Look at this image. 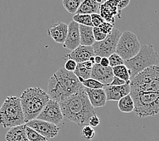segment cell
<instances>
[{"instance_id":"obj_10","label":"cell","mask_w":159,"mask_h":141,"mask_svg":"<svg viewBox=\"0 0 159 141\" xmlns=\"http://www.w3.org/2000/svg\"><path fill=\"white\" fill-rule=\"evenodd\" d=\"M37 119L42 120L58 125L64 120L63 113L60 102L50 99Z\"/></svg>"},{"instance_id":"obj_19","label":"cell","mask_w":159,"mask_h":141,"mask_svg":"<svg viewBox=\"0 0 159 141\" xmlns=\"http://www.w3.org/2000/svg\"><path fill=\"white\" fill-rule=\"evenodd\" d=\"M26 125H20L10 128L6 134V141H29L26 134Z\"/></svg>"},{"instance_id":"obj_38","label":"cell","mask_w":159,"mask_h":141,"mask_svg":"<svg viewBox=\"0 0 159 141\" xmlns=\"http://www.w3.org/2000/svg\"><path fill=\"white\" fill-rule=\"evenodd\" d=\"M100 64L104 67H110V61H109L108 57H102Z\"/></svg>"},{"instance_id":"obj_26","label":"cell","mask_w":159,"mask_h":141,"mask_svg":"<svg viewBox=\"0 0 159 141\" xmlns=\"http://www.w3.org/2000/svg\"><path fill=\"white\" fill-rule=\"evenodd\" d=\"M73 20L77 22L79 25L93 26V25L92 21V16L91 14H75L73 16Z\"/></svg>"},{"instance_id":"obj_3","label":"cell","mask_w":159,"mask_h":141,"mask_svg":"<svg viewBox=\"0 0 159 141\" xmlns=\"http://www.w3.org/2000/svg\"><path fill=\"white\" fill-rule=\"evenodd\" d=\"M20 98L26 123L37 119L51 99L48 92L38 87L26 88L22 92Z\"/></svg>"},{"instance_id":"obj_7","label":"cell","mask_w":159,"mask_h":141,"mask_svg":"<svg viewBox=\"0 0 159 141\" xmlns=\"http://www.w3.org/2000/svg\"><path fill=\"white\" fill-rule=\"evenodd\" d=\"M135 103L134 113L139 117L157 115L159 113V93L131 95Z\"/></svg>"},{"instance_id":"obj_14","label":"cell","mask_w":159,"mask_h":141,"mask_svg":"<svg viewBox=\"0 0 159 141\" xmlns=\"http://www.w3.org/2000/svg\"><path fill=\"white\" fill-rule=\"evenodd\" d=\"M130 83H126L122 86H105L104 89L107 94V101H119L121 98L126 96L131 93Z\"/></svg>"},{"instance_id":"obj_1","label":"cell","mask_w":159,"mask_h":141,"mask_svg":"<svg viewBox=\"0 0 159 141\" xmlns=\"http://www.w3.org/2000/svg\"><path fill=\"white\" fill-rule=\"evenodd\" d=\"M60 104L64 120L73 122L79 126L89 125V119L96 114V110L91 104L84 86L76 93L62 99Z\"/></svg>"},{"instance_id":"obj_37","label":"cell","mask_w":159,"mask_h":141,"mask_svg":"<svg viewBox=\"0 0 159 141\" xmlns=\"http://www.w3.org/2000/svg\"><path fill=\"white\" fill-rule=\"evenodd\" d=\"M119 11L121 14L123 9H124L125 7H126L129 5V3L130 2V0H119Z\"/></svg>"},{"instance_id":"obj_34","label":"cell","mask_w":159,"mask_h":141,"mask_svg":"<svg viewBox=\"0 0 159 141\" xmlns=\"http://www.w3.org/2000/svg\"><path fill=\"white\" fill-rule=\"evenodd\" d=\"M78 63L75 61V60L73 59H68L66 62L64 63V68H65L66 70L70 71V72H74L76 70L77 67Z\"/></svg>"},{"instance_id":"obj_9","label":"cell","mask_w":159,"mask_h":141,"mask_svg":"<svg viewBox=\"0 0 159 141\" xmlns=\"http://www.w3.org/2000/svg\"><path fill=\"white\" fill-rule=\"evenodd\" d=\"M121 34L122 33L119 29L114 28L112 33L108 35L105 40L101 41H96L92 45L95 55L101 57H109L115 53Z\"/></svg>"},{"instance_id":"obj_16","label":"cell","mask_w":159,"mask_h":141,"mask_svg":"<svg viewBox=\"0 0 159 141\" xmlns=\"http://www.w3.org/2000/svg\"><path fill=\"white\" fill-rule=\"evenodd\" d=\"M96 56L93 48L92 46L80 45L78 48L75 49L70 54L66 56L69 59L75 60L77 63H81L89 60L91 57Z\"/></svg>"},{"instance_id":"obj_31","label":"cell","mask_w":159,"mask_h":141,"mask_svg":"<svg viewBox=\"0 0 159 141\" xmlns=\"http://www.w3.org/2000/svg\"><path fill=\"white\" fill-rule=\"evenodd\" d=\"M91 16H92V21L93 25V27H98V26L101 25L104 22H105L104 18L102 17L100 14L93 13L92 14H91Z\"/></svg>"},{"instance_id":"obj_13","label":"cell","mask_w":159,"mask_h":141,"mask_svg":"<svg viewBox=\"0 0 159 141\" xmlns=\"http://www.w3.org/2000/svg\"><path fill=\"white\" fill-rule=\"evenodd\" d=\"M79 25L74 21L69 24V31L65 42L63 44V48L69 50L73 51L81 45V35Z\"/></svg>"},{"instance_id":"obj_40","label":"cell","mask_w":159,"mask_h":141,"mask_svg":"<svg viewBox=\"0 0 159 141\" xmlns=\"http://www.w3.org/2000/svg\"><path fill=\"white\" fill-rule=\"evenodd\" d=\"M96 1H97L98 3H100L102 1H104V0H96Z\"/></svg>"},{"instance_id":"obj_15","label":"cell","mask_w":159,"mask_h":141,"mask_svg":"<svg viewBox=\"0 0 159 141\" xmlns=\"http://www.w3.org/2000/svg\"><path fill=\"white\" fill-rule=\"evenodd\" d=\"M115 75L113 73L112 67H104L101 64H95L93 67L92 78L99 81L105 86L110 85L114 79Z\"/></svg>"},{"instance_id":"obj_28","label":"cell","mask_w":159,"mask_h":141,"mask_svg":"<svg viewBox=\"0 0 159 141\" xmlns=\"http://www.w3.org/2000/svg\"><path fill=\"white\" fill-rule=\"evenodd\" d=\"M82 84L84 87L91 89H102L105 86L103 83L92 78L85 80L84 82H82Z\"/></svg>"},{"instance_id":"obj_25","label":"cell","mask_w":159,"mask_h":141,"mask_svg":"<svg viewBox=\"0 0 159 141\" xmlns=\"http://www.w3.org/2000/svg\"><path fill=\"white\" fill-rule=\"evenodd\" d=\"M83 0H62V5L68 12L77 14Z\"/></svg>"},{"instance_id":"obj_29","label":"cell","mask_w":159,"mask_h":141,"mask_svg":"<svg viewBox=\"0 0 159 141\" xmlns=\"http://www.w3.org/2000/svg\"><path fill=\"white\" fill-rule=\"evenodd\" d=\"M95 130L93 127L89 125H85L81 132V135L86 140H92L95 136Z\"/></svg>"},{"instance_id":"obj_17","label":"cell","mask_w":159,"mask_h":141,"mask_svg":"<svg viewBox=\"0 0 159 141\" xmlns=\"http://www.w3.org/2000/svg\"><path fill=\"white\" fill-rule=\"evenodd\" d=\"M68 31L69 25L62 22H59L50 26L48 29V35L56 43L64 44L66 39Z\"/></svg>"},{"instance_id":"obj_18","label":"cell","mask_w":159,"mask_h":141,"mask_svg":"<svg viewBox=\"0 0 159 141\" xmlns=\"http://www.w3.org/2000/svg\"><path fill=\"white\" fill-rule=\"evenodd\" d=\"M85 90L88 95L91 104L94 108L103 107L105 106L107 101V97L104 88L91 89L85 87Z\"/></svg>"},{"instance_id":"obj_32","label":"cell","mask_w":159,"mask_h":141,"mask_svg":"<svg viewBox=\"0 0 159 141\" xmlns=\"http://www.w3.org/2000/svg\"><path fill=\"white\" fill-rule=\"evenodd\" d=\"M98 27L100 29L102 32L107 34V35H109V34L112 33V30L114 29V25L111 23V22L105 21L101 25L98 26Z\"/></svg>"},{"instance_id":"obj_23","label":"cell","mask_w":159,"mask_h":141,"mask_svg":"<svg viewBox=\"0 0 159 141\" xmlns=\"http://www.w3.org/2000/svg\"><path fill=\"white\" fill-rule=\"evenodd\" d=\"M118 108L120 111L125 113L134 111L135 103L131 94L127 95L118 101Z\"/></svg>"},{"instance_id":"obj_2","label":"cell","mask_w":159,"mask_h":141,"mask_svg":"<svg viewBox=\"0 0 159 141\" xmlns=\"http://www.w3.org/2000/svg\"><path fill=\"white\" fill-rule=\"evenodd\" d=\"M83 86L74 72L63 67L60 68L49 79L48 92L51 99L60 102L62 99L76 93Z\"/></svg>"},{"instance_id":"obj_33","label":"cell","mask_w":159,"mask_h":141,"mask_svg":"<svg viewBox=\"0 0 159 141\" xmlns=\"http://www.w3.org/2000/svg\"><path fill=\"white\" fill-rule=\"evenodd\" d=\"M93 35L96 41H103L108 36L107 34L102 32L99 27H93Z\"/></svg>"},{"instance_id":"obj_35","label":"cell","mask_w":159,"mask_h":141,"mask_svg":"<svg viewBox=\"0 0 159 141\" xmlns=\"http://www.w3.org/2000/svg\"><path fill=\"white\" fill-rule=\"evenodd\" d=\"M100 118L98 117V115H96V114H95V115H93L89 119V125H91V126L93 127V128L98 127V125H100Z\"/></svg>"},{"instance_id":"obj_12","label":"cell","mask_w":159,"mask_h":141,"mask_svg":"<svg viewBox=\"0 0 159 141\" xmlns=\"http://www.w3.org/2000/svg\"><path fill=\"white\" fill-rule=\"evenodd\" d=\"M119 3V0H104V2L100 3V14L104 18L105 21L115 25V16L120 18Z\"/></svg>"},{"instance_id":"obj_21","label":"cell","mask_w":159,"mask_h":141,"mask_svg":"<svg viewBox=\"0 0 159 141\" xmlns=\"http://www.w3.org/2000/svg\"><path fill=\"white\" fill-rule=\"evenodd\" d=\"M81 35V45L92 46L96 42L93 35V27L85 25H79Z\"/></svg>"},{"instance_id":"obj_22","label":"cell","mask_w":159,"mask_h":141,"mask_svg":"<svg viewBox=\"0 0 159 141\" xmlns=\"http://www.w3.org/2000/svg\"><path fill=\"white\" fill-rule=\"evenodd\" d=\"M100 3L96 0H83L77 10V14H92L97 13L99 10Z\"/></svg>"},{"instance_id":"obj_39","label":"cell","mask_w":159,"mask_h":141,"mask_svg":"<svg viewBox=\"0 0 159 141\" xmlns=\"http://www.w3.org/2000/svg\"><path fill=\"white\" fill-rule=\"evenodd\" d=\"M102 57L100 56H95V64H100L101 63Z\"/></svg>"},{"instance_id":"obj_24","label":"cell","mask_w":159,"mask_h":141,"mask_svg":"<svg viewBox=\"0 0 159 141\" xmlns=\"http://www.w3.org/2000/svg\"><path fill=\"white\" fill-rule=\"evenodd\" d=\"M112 70L115 76L124 80L127 83L131 82V71L125 64H121L112 67Z\"/></svg>"},{"instance_id":"obj_27","label":"cell","mask_w":159,"mask_h":141,"mask_svg":"<svg viewBox=\"0 0 159 141\" xmlns=\"http://www.w3.org/2000/svg\"><path fill=\"white\" fill-rule=\"evenodd\" d=\"M25 129L29 141H48V139H47L46 137L40 134L39 132H37L33 128L27 126L26 125Z\"/></svg>"},{"instance_id":"obj_8","label":"cell","mask_w":159,"mask_h":141,"mask_svg":"<svg viewBox=\"0 0 159 141\" xmlns=\"http://www.w3.org/2000/svg\"><path fill=\"white\" fill-rule=\"evenodd\" d=\"M141 47L137 35L131 31H125L122 33L119 38L116 53L126 61L137 55Z\"/></svg>"},{"instance_id":"obj_30","label":"cell","mask_w":159,"mask_h":141,"mask_svg":"<svg viewBox=\"0 0 159 141\" xmlns=\"http://www.w3.org/2000/svg\"><path fill=\"white\" fill-rule=\"evenodd\" d=\"M108 59L110 61V67H111L125 64V60L122 59V57L116 52L110 56Z\"/></svg>"},{"instance_id":"obj_5","label":"cell","mask_w":159,"mask_h":141,"mask_svg":"<svg viewBox=\"0 0 159 141\" xmlns=\"http://www.w3.org/2000/svg\"><path fill=\"white\" fill-rule=\"evenodd\" d=\"M1 124L3 128H12L26 124L20 98L7 96L0 110Z\"/></svg>"},{"instance_id":"obj_11","label":"cell","mask_w":159,"mask_h":141,"mask_svg":"<svg viewBox=\"0 0 159 141\" xmlns=\"http://www.w3.org/2000/svg\"><path fill=\"white\" fill-rule=\"evenodd\" d=\"M25 124L48 139L54 138L60 130V128L57 125L39 119L27 121Z\"/></svg>"},{"instance_id":"obj_36","label":"cell","mask_w":159,"mask_h":141,"mask_svg":"<svg viewBox=\"0 0 159 141\" xmlns=\"http://www.w3.org/2000/svg\"><path fill=\"white\" fill-rule=\"evenodd\" d=\"M127 82L125 81H124V80L121 79L120 78H119L118 77H116V76H115L112 83L110 85H111V86H122V85L125 84Z\"/></svg>"},{"instance_id":"obj_6","label":"cell","mask_w":159,"mask_h":141,"mask_svg":"<svg viewBox=\"0 0 159 141\" xmlns=\"http://www.w3.org/2000/svg\"><path fill=\"white\" fill-rule=\"evenodd\" d=\"M158 64V53L152 44L142 45L137 55L125 61V64L131 71V79L146 68Z\"/></svg>"},{"instance_id":"obj_20","label":"cell","mask_w":159,"mask_h":141,"mask_svg":"<svg viewBox=\"0 0 159 141\" xmlns=\"http://www.w3.org/2000/svg\"><path fill=\"white\" fill-rule=\"evenodd\" d=\"M94 64H95V63L91 61V60L78 63L76 70L74 71V73L81 83L85 80L88 79L92 77V69Z\"/></svg>"},{"instance_id":"obj_4","label":"cell","mask_w":159,"mask_h":141,"mask_svg":"<svg viewBox=\"0 0 159 141\" xmlns=\"http://www.w3.org/2000/svg\"><path fill=\"white\" fill-rule=\"evenodd\" d=\"M131 93H159V64L146 68L131 79Z\"/></svg>"}]
</instances>
